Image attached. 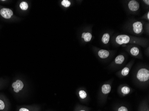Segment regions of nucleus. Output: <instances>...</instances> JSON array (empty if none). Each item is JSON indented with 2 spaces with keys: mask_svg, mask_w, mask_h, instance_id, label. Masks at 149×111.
<instances>
[{
  "mask_svg": "<svg viewBox=\"0 0 149 111\" xmlns=\"http://www.w3.org/2000/svg\"><path fill=\"white\" fill-rule=\"evenodd\" d=\"M121 91L124 94H128L130 92V88L128 87L124 86L121 88Z\"/></svg>",
  "mask_w": 149,
  "mask_h": 111,
  "instance_id": "nucleus-15",
  "label": "nucleus"
},
{
  "mask_svg": "<svg viewBox=\"0 0 149 111\" xmlns=\"http://www.w3.org/2000/svg\"><path fill=\"white\" fill-rule=\"evenodd\" d=\"M133 30L136 34H139L143 31V25L140 21H137L133 24Z\"/></svg>",
  "mask_w": 149,
  "mask_h": 111,
  "instance_id": "nucleus-6",
  "label": "nucleus"
},
{
  "mask_svg": "<svg viewBox=\"0 0 149 111\" xmlns=\"http://www.w3.org/2000/svg\"><path fill=\"white\" fill-rule=\"evenodd\" d=\"M130 53L133 56H136L137 55H139V50L138 48L136 47H134L131 48Z\"/></svg>",
  "mask_w": 149,
  "mask_h": 111,
  "instance_id": "nucleus-13",
  "label": "nucleus"
},
{
  "mask_svg": "<svg viewBox=\"0 0 149 111\" xmlns=\"http://www.w3.org/2000/svg\"><path fill=\"white\" fill-rule=\"evenodd\" d=\"M10 105L6 100L0 97V111H10Z\"/></svg>",
  "mask_w": 149,
  "mask_h": 111,
  "instance_id": "nucleus-4",
  "label": "nucleus"
},
{
  "mask_svg": "<svg viewBox=\"0 0 149 111\" xmlns=\"http://www.w3.org/2000/svg\"><path fill=\"white\" fill-rule=\"evenodd\" d=\"M138 80L141 82H146L149 79V71L146 68L139 69L137 74Z\"/></svg>",
  "mask_w": 149,
  "mask_h": 111,
  "instance_id": "nucleus-1",
  "label": "nucleus"
},
{
  "mask_svg": "<svg viewBox=\"0 0 149 111\" xmlns=\"http://www.w3.org/2000/svg\"><path fill=\"white\" fill-rule=\"evenodd\" d=\"M82 38H84L86 42H89L92 39V34L90 32H83L82 34Z\"/></svg>",
  "mask_w": 149,
  "mask_h": 111,
  "instance_id": "nucleus-10",
  "label": "nucleus"
},
{
  "mask_svg": "<svg viewBox=\"0 0 149 111\" xmlns=\"http://www.w3.org/2000/svg\"><path fill=\"white\" fill-rule=\"evenodd\" d=\"M0 14L2 17L6 19H10L13 15V12L10 9L3 8L0 11Z\"/></svg>",
  "mask_w": 149,
  "mask_h": 111,
  "instance_id": "nucleus-5",
  "label": "nucleus"
},
{
  "mask_svg": "<svg viewBox=\"0 0 149 111\" xmlns=\"http://www.w3.org/2000/svg\"><path fill=\"white\" fill-rule=\"evenodd\" d=\"M118 111H128V110L125 107L121 106L118 108Z\"/></svg>",
  "mask_w": 149,
  "mask_h": 111,
  "instance_id": "nucleus-20",
  "label": "nucleus"
},
{
  "mask_svg": "<svg viewBox=\"0 0 149 111\" xmlns=\"http://www.w3.org/2000/svg\"><path fill=\"white\" fill-rule=\"evenodd\" d=\"M85 111V110H80V111Z\"/></svg>",
  "mask_w": 149,
  "mask_h": 111,
  "instance_id": "nucleus-23",
  "label": "nucleus"
},
{
  "mask_svg": "<svg viewBox=\"0 0 149 111\" xmlns=\"http://www.w3.org/2000/svg\"><path fill=\"white\" fill-rule=\"evenodd\" d=\"M17 111H36V110L35 109H32V108L22 107L18 108Z\"/></svg>",
  "mask_w": 149,
  "mask_h": 111,
  "instance_id": "nucleus-17",
  "label": "nucleus"
},
{
  "mask_svg": "<svg viewBox=\"0 0 149 111\" xmlns=\"http://www.w3.org/2000/svg\"><path fill=\"white\" fill-rule=\"evenodd\" d=\"M111 87L110 85L104 84L102 86V92L104 94H108L111 92Z\"/></svg>",
  "mask_w": 149,
  "mask_h": 111,
  "instance_id": "nucleus-9",
  "label": "nucleus"
},
{
  "mask_svg": "<svg viewBox=\"0 0 149 111\" xmlns=\"http://www.w3.org/2000/svg\"><path fill=\"white\" fill-rule=\"evenodd\" d=\"M144 2H145L147 5H149V1L148 0H147V1H146V0H144Z\"/></svg>",
  "mask_w": 149,
  "mask_h": 111,
  "instance_id": "nucleus-21",
  "label": "nucleus"
},
{
  "mask_svg": "<svg viewBox=\"0 0 149 111\" xmlns=\"http://www.w3.org/2000/svg\"><path fill=\"white\" fill-rule=\"evenodd\" d=\"M61 4L63 6L67 8V7L70 6L71 3L70 1L68 0H63L61 2Z\"/></svg>",
  "mask_w": 149,
  "mask_h": 111,
  "instance_id": "nucleus-19",
  "label": "nucleus"
},
{
  "mask_svg": "<svg viewBox=\"0 0 149 111\" xmlns=\"http://www.w3.org/2000/svg\"><path fill=\"white\" fill-rule=\"evenodd\" d=\"M98 56L102 59L107 58L109 56V52L106 50H102L98 52Z\"/></svg>",
  "mask_w": 149,
  "mask_h": 111,
  "instance_id": "nucleus-8",
  "label": "nucleus"
},
{
  "mask_svg": "<svg viewBox=\"0 0 149 111\" xmlns=\"http://www.w3.org/2000/svg\"><path fill=\"white\" fill-rule=\"evenodd\" d=\"M125 61V57L123 55H118V56L116 57L115 58V63L117 64H119V65H120V64H123L124 61Z\"/></svg>",
  "mask_w": 149,
  "mask_h": 111,
  "instance_id": "nucleus-11",
  "label": "nucleus"
},
{
  "mask_svg": "<svg viewBox=\"0 0 149 111\" xmlns=\"http://www.w3.org/2000/svg\"><path fill=\"white\" fill-rule=\"evenodd\" d=\"M147 18L148 19H149V12H148V14H147Z\"/></svg>",
  "mask_w": 149,
  "mask_h": 111,
  "instance_id": "nucleus-22",
  "label": "nucleus"
},
{
  "mask_svg": "<svg viewBox=\"0 0 149 111\" xmlns=\"http://www.w3.org/2000/svg\"><path fill=\"white\" fill-rule=\"evenodd\" d=\"M24 85L22 81L20 80H17L13 82L12 85V87L13 88V92L15 93H18L24 88Z\"/></svg>",
  "mask_w": 149,
  "mask_h": 111,
  "instance_id": "nucleus-2",
  "label": "nucleus"
},
{
  "mask_svg": "<svg viewBox=\"0 0 149 111\" xmlns=\"http://www.w3.org/2000/svg\"><path fill=\"white\" fill-rule=\"evenodd\" d=\"M79 97L81 99H84L87 97V93L84 90H80L79 92Z\"/></svg>",
  "mask_w": 149,
  "mask_h": 111,
  "instance_id": "nucleus-16",
  "label": "nucleus"
},
{
  "mask_svg": "<svg viewBox=\"0 0 149 111\" xmlns=\"http://www.w3.org/2000/svg\"><path fill=\"white\" fill-rule=\"evenodd\" d=\"M110 35L108 33H104L102 38V41L104 44H107L109 42Z\"/></svg>",
  "mask_w": 149,
  "mask_h": 111,
  "instance_id": "nucleus-12",
  "label": "nucleus"
},
{
  "mask_svg": "<svg viewBox=\"0 0 149 111\" xmlns=\"http://www.w3.org/2000/svg\"><path fill=\"white\" fill-rule=\"evenodd\" d=\"M128 7L130 10L132 11H136L139 9V4L138 1L132 0L128 4Z\"/></svg>",
  "mask_w": 149,
  "mask_h": 111,
  "instance_id": "nucleus-7",
  "label": "nucleus"
},
{
  "mask_svg": "<svg viewBox=\"0 0 149 111\" xmlns=\"http://www.w3.org/2000/svg\"><path fill=\"white\" fill-rule=\"evenodd\" d=\"M130 41V37L126 35H120L116 38V41L119 45H123L129 43Z\"/></svg>",
  "mask_w": 149,
  "mask_h": 111,
  "instance_id": "nucleus-3",
  "label": "nucleus"
},
{
  "mask_svg": "<svg viewBox=\"0 0 149 111\" xmlns=\"http://www.w3.org/2000/svg\"><path fill=\"white\" fill-rule=\"evenodd\" d=\"M20 7L23 10H26L28 8V4H27V2H25V1L22 2L21 3H20Z\"/></svg>",
  "mask_w": 149,
  "mask_h": 111,
  "instance_id": "nucleus-14",
  "label": "nucleus"
},
{
  "mask_svg": "<svg viewBox=\"0 0 149 111\" xmlns=\"http://www.w3.org/2000/svg\"><path fill=\"white\" fill-rule=\"evenodd\" d=\"M130 72L129 68L128 67H125L121 71V74L123 76H126L129 74Z\"/></svg>",
  "mask_w": 149,
  "mask_h": 111,
  "instance_id": "nucleus-18",
  "label": "nucleus"
}]
</instances>
